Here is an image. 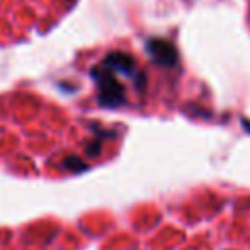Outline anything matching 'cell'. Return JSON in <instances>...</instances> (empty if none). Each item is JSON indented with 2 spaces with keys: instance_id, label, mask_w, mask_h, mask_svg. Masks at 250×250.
I'll list each match as a JSON object with an SVG mask.
<instances>
[{
  "instance_id": "5b68a950",
  "label": "cell",
  "mask_w": 250,
  "mask_h": 250,
  "mask_svg": "<svg viewBox=\"0 0 250 250\" xmlns=\"http://www.w3.org/2000/svg\"><path fill=\"white\" fill-rule=\"evenodd\" d=\"M84 150L90 154V156H98L100 154V148H102V141H86L84 143Z\"/></svg>"
},
{
  "instance_id": "277c9868",
  "label": "cell",
  "mask_w": 250,
  "mask_h": 250,
  "mask_svg": "<svg viewBox=\"0 0 250 250\" xmlns=\"http://www.w3.org/2000/svg\"><path fill=\"white\" fill-rule=\"evenodd\" d=\"M62 168H64V170L78 172V170H86V164H84L78 156H66V158L62 160Z\"/></svg>"
},
{
  "instance_id": "6da1fadb",
  "label": "cell",
  "mask_w": 250,
  "mask_h": 250,
  "mask_svg": "<svg viewBox=\"0 0 250 250\" xmlns=\"http://www.w3.org/2000/svg\"><path fill=\"white\" fill-rule=\"evenodd\" d=\"M90 76L98 86V104L102 107H119L125 102L123 84L117 80L115 72L107 68L104 62L96 64L90 70Z\"/></svg>"
},
{
  "instance_id": "8992f818",
  "label": "cell",
  "mask_w": 250,
  "mask_h": 250,
  "mask_svg": "<svg viewBox=\"0 0 250 250\" xmlns=\"http://www.w3.org/2000/svg\"><path fill=\"white\" fill-rule=\"evenodd\" d=\"M242 125H244L246 129H250V121H242Z\"/></svg>"
},
{
  "instance_id": "3957f363",
  "label": "cell",
  "mask_w": 250,
  "mask_h": 250,
  "mask_svg": "<svg viewBox=\"0 0 250 250\" xmlns=\"http://www.w3.org/2000/svg\"><path fill=\"white\" fill-rule=\"evenodd\" d=\"M104 64L107 68H111L113 72H121V74H127V76H139V70H137V61L127 55V53H121V51H113L109 53L105 59H104Z\"/></svg>"
},
{
  "instance_id": "7a4b0ae2",
  "label": "cell",
  "mask_w": 250,
  "mask_h": 250,
  "mask_svg": "<svg viewBox=\"0 0 250 250\" xmlns=\"http://www.w3.org/2000/svg\"><path fill=\"white\" fill-rule=\"evenodd\" d=\"M145 51H146V55H148L158 66L172 68V66L178 64V51H176V47H174L168 39L150 37V39H146V43H145Z\"/></svg>"
}]
</instances>
